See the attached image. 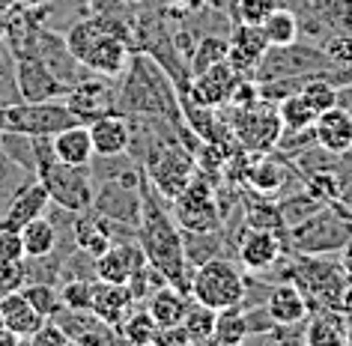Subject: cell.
<instances>
[{
  "label": "cell",
  "mask_w": 352,
  "mask_h": 346,
  "mask_svg": "<svg viewBox=\"0 0 352 346\" xmlns=\"http://www.w3.org/2000/svg\"><path fill=\"white\" fill-rule=\"evenodd\" d=\"M164 197L153 188V182H140V218L135 227V239L144 248L146 260L155 266L167 278V283L179 287L182 292H191V278H195V266L186 257V245H182V230L176 224L173 212L167 209Z\"/></svg>",
  "instance_id": "1"
},
{
  "label": "cell",
  "mask_w": 352,
  "mask_h": 346,
  "mask_svg": "<svg viewBox=\"0 0 352 346\" xmlns=\"http://www.w3.org/2000/svg\"><path fill=\"white\" fill-rule=\"evenodd\" d=\"M117 105L122 113H135V117H162L173 122L176 129L182 126V108L176 99L170 78L164 69H158L149 57H131L126 84L120 87Z\"/></svg>",
  "instance_id": "2"
},
{
  "label": "cell",
  "mask_w": 352,
  "mask_h": 346,
  "mask_svg": "<svg viewBox=\"0 0 352 346\" xmlns=\"http://www.w3.org/2000/svg\"><path fill=\"white\" fill-rule=\"evenodd\" d=\"M352 212L343 209L340 203H322L311 215L287 227V242L296 254H340V248L349 242Z\"/></svg>",
  "instance_id": "3"
},
{
  "label": "cell",
  "mask_w": 352,
  "mask_h": 346,
  "mask_svg": "<svg viewBox=\"0 0 352 346\" xmlns=\"http://www.w3.org/2000/svg\"><path fill=\"white\" fill-rule=\"evenodd\" d=\"M248 292L245 274L236 263L224 260V257H212L195 266V278H191V299L212 310L239 307Z\"/></svg>",
  "instance_id": "4"
},
{
  "label": "cell",
  "mask_w": 352,
  "mask_h": 346,
  "mask_svg": "<svg viewBox=\"0 0 352 346\" xmlns=\"http://www.w3.org/2000/svg\"><path fill=\"white\" fill-rule=\"evenodd\" d=\"M36 180L45 185L51 203L69 215H78V212H87L93 206L96 173L90 164H66L54 158L36 173Z\"/></svg>",
  "instance_id": "5"
},
{
  "label": "cell",
  "mask_w": 352,
  "mask_h": 346,
  "mask_svg": "<svg viewBox=\"0 0 352 346\" xmlns=\"http://www.w3.org/2000/svg\"><path fill=\"white\" fill-rule=\"evenodd\" d=\"M72 122L78 120L63 99L10 102L0 108V131H21L30 138H54L57 131H63Z\"/></svg>",
  "instance_id": "6"
},
{
  "label": "cell",
  "mask_w": 352,
  "mask_h": 346,
  "mask_svg": "<svg viewBox=\"0 0 352 346\" xmlns=\"http://www.w3.org/2000/svg\"><path fill=\"white\" fill-rule=\"evenodd\" d=\"M140 167H144L146 180L153 182V188L164 200H173L191 182V176L197 173V155L176 138V140H167L164 147L153 149L140 162Z\"/></svg>",
  "instance_id": "7"
},
{
  "label": "cell",
  "mask_w": 352,
  "mask_h": 346,
  "mask_svg": "<svg viewBox=\"0 0 352 346\" xmlns=\"http://www.w3.org/2000/svg\"><path fill=\"white\" fill-rule=\"evenodd\" d=\"M170 203H173V218L179 224V230H188V233H215L224 224L218 194L212 188V182L204 180V171H197L191 176V182Z\"/></svg>",
  "instance_id": "8"
},
{
  "label": "cell",
  "mask_w": 352,
  "mask_h": 346,
  "mask_svg": "<svg viewBox=\"0 0 352 346\" xmlns=\"http://www.w3.org/2000/svg\"><path fill=\"white\" fill-rule=\"evenodd\" d=\"M230 131L239 140L245 153H272L278 147L280 135H284V122H280L278 105L257 99L248 108H233Z\"/></svg>",
  "instance_id": "9"
},
{
  "label": "cell",
  "mask_w": 352,
  "mask_h": 346,
  "mask_svg": "<svg viewBox=\"0 0 352 346\" xmlns=\"http://www.w3.org/2000/svg\"><path fill=\"white\" fill-rule=\"evenodd\" d=\"M15 90L21 102H48L66 99L69 84L39 54H19L15 57Z\"/></svg>",
  "instance_id": "10"
},
{
  "label": "cell",
  "mask_w": 352,
  "mask_h": 346,
  "mask_svg": "<svg viewBox=\"0 0 352 346\" xmlns=\"http://www.w3.org/2000/svg\"><path fill=\"white\" fill-rule=\"evenodd\" d=\"M245 75H239L236 69L227 63H215L204 69L200 75H191V81L186 90H179V96H186V99L197 102V105H206V108H224L227 102H230V96L236 90V84L242 81Z\"/></svg>",
  "instance_id": "11"
},
{
  "label": "cell",
  "mask_w": 352,
  "mask_h": 346,
  "mask_svg": "<svg viewBox=\"0 0 352 346\" xmlns=\"http://www.w3.org/2000/svg\"><path fill=\"white\" fill-rule=\"evenodd\" d=\"M236 254H239L242 269L248 272H266L284 257V236H278L269 227H251L245 224L236 236Z\"/></svg>",
  "instance_id": "12"
},
{
  "label": "cell",
  "mask_w": 352,
  "mask_h": 346,
  "mask_svg": "<svg viewBox=\"0 0 352 346\" xmlns=\"http://www.w3.org/2000/svg\"><path fill=\"white\" fill-rule=\"evenodd\" d=\"M108 84H111V78L96 75V78H90V81H75L72 87H69L63 102L69 105V111L75 113L78 122H93V120H99V117H104V113L113 111L117 99L111 96Z\"/></svg>",
  "instance_id": "13"
},
{
  "label": "cell",
  "mask_w": 352,
  "mask_h": 346,
  "mask_svg": "<svg viewBox=\"0 0 352 346\" xmlns=\"http://www.w3.org/2000/svg\"><path fill=\"white\" fill-rule=\"evenodd\" d=\"M146 263V254L135 236L131 239H117L102 257H96V278L108 283H129L135 272Z\"/></svg>",
  "instance_id": "14"
},
{
  "label": "cell",
  "mask_w": 352,
  "mask_h": 346,
  "mask_svg": "<svg viewBox=\"0 0 352 346\" xmlns=\"http://www.w3.org/2000/svg\"><path fill=\"white\" fill-rule=\"evenodd\" d=\"M129 60H131L129 39L108 28L99 39L93 42V48L87 51V57L81 60V66L87 69V72L102 75V78H120L129 69Z\"/></svg>",
  "instance_id": "15"
},
{
  "label": "cell",
  "mask_w": 352,
  "mask_h": 346,
  "mask_svg": "<svg viewBox=\"0 0 352 346\" xmlns=\"http://www.w3.org/2000/svg\"><path fill=\"white\" fill-rule=\"evenodd\" d=\"M117 221H111V218H104L99 215L96 209H87V212H78L75 215V224H72V242L78 251H84V254H90L93 260L96 257H102L108 248L117 242ZM135 230V227H131Z\"/></svg>",
  "instance_id": "16"
},
{
  "label": "cell",
  "mask_w": 352,
  "mask_h": 346,
  "mask_svg": "<svg viewBox=\"0 0 352 346\" xmlns=\"http://www.w3.org/2000/svg\"><path fill=\"white\" fill-rule=\"evenodd\" d=\"M227 42H230V48H227V63L245 78L257 69L263 54L272 48L260 24H242V21L236 24V30L230 33Z\"/></svg>",
  "instance_id": "17"
},
{
  "label": "cell",
  "mask_w": 352,
  "mask_h": 346,
  "mask_svg": "<svg viewBox=\"0 0 352 346\" xmlns=\"http://www.w3.org/2000/svg\"><path fill=\"white\" fill-rule=\"evenodd\" d=\"M266 310L278 328H293V325H302L311 316V301L305 299V292L293 281H284L269 290Z\"/></svg>",
  "instance_id": "18"
},
{
  "label": "cell",
  "mask_w": 352,
  "mask_h": 346,
  "mask_svg": "<svg viewBox=\"0 0 352 346\" xmlns=\"http://www.w3.org/2000/svg\"><path fill=\"white\" fill-rule=\"evenodd\" d=\"M48 206H51V197H48L45 185L39 180H33L6 203V212L0 215V230H15V233H19L28 221L45 215Z\"/></svg>",
  "instance_id": "19"
},
{
  "label": "cell",
  "mask_w": 352,
  "mask_h": 346,
  "mask_svg": "<svg viewBox=\"0 0 352 346\" xmlns=\"http://www.w3.org/2000/svg\"><path fill=\"white\" fill-rule=\"evenodd\" d=\"M93 138V149L99 158H120L122 153H129L131 144V122L126 113H104V117L87 122Z\"/></svg>",
  "instance_id": "20"
},
{
  "label": "cell",
  "mask_w": 352,
  "mask_h": 346,
  "mask_svg": "<svg viewBox=\"0 0 352 346\" xmlns=\"http://www.w3.org/2000/svg\"><path fill=\"white\" fill-rule=\"evenodd\" d=\"M90 310L102 319V323H108L111 328H120L122 319L135 310V296H131L129 283H108V281L96 278Z\"/></svg>",
  "instance_id": "21"
},
{
  "label": "cell",
  "mask_w": 352,
  "mask_h": 346,
  "mask_svg": "<svg viewBox=\"0 0 352 346\" xmlns=\"http://www.w3.org/2000/svg\"><path fill=\"white\" fill-rule=\"evenodd\" d=\"M314 131H316V147L325 149L331 155H343V153H352V111L349 108H334L322 111L314 122Z\"/></svg>",
  "instance_id": "22"
},
{
  "label": "cell",
  "mask_w": 352,
  "mask_h": 346,
  "mask_svg": "<svg viewBox=\"0 0 352 346\" xmlns=\"http://www.w3.org/2000/svg\"><path fill=\"white\" fill-rule=\"evenodd\" d=\"M307 346H343L349 343V328L346 316L334 307H316L305 319V337Z\"/></svg>",
  "instance_id": "23"
},
{
  "label": "cell",
  "mask_w": 352,
  "mask_h": 346,
  "mask_svg": "<svg viewBox=\"0 0 352 346\" xmlns=\"http://www.w3.org/2000/svg\"><path fill=\"white\" fill-rule=\"evenodd\" d=\"M0 323L10 328L19 340H30V337L36 334V328L45 323V316L24 299L21 290H15L10 296L0 299Z\"/></svg>",
  "instance_id": "24"
},
{
  "label": "cell",
  "mask_w": 352,
  "mask_h": 346,
  "mask_svg": "<svg viewBox=\"0 0 352 346\" xmlns=\"http://www.w3.org/2000/svg\"><path fill=\"white\" fill-rule=\"evenodd\" d=\"M57 162L66 164H93L96 149H93V138H90V126L87 122H72L63 131H57L51 138Z\"/></svg>",
  "instance_id": "25"
},
{
  "label": "cell",
  "mask_w": 352,
  "mask_h": 346,
  "mask_svg": "<svg viewBox=\"0 0 352 346\" xmlns=\"http://www.w3.org/2000/svg\"><path fill=\"white\" fill-rule=\"evenodd\" d=\"M191 305V292H182L179 287L173 283H162L153 296L144 301V307L149 310V316L158 323V328H167V325H179L186 310Z\"/></svg>",
  "instance_id": "26"
},
{
  "label": "cell",
  "mask_w": 352,
  "mask_h": 346,
  "mask_svg": "<svg viewBox=\"0 0 352 346\" xmlns=\"http://www.w3.org/2000/svg\"><path fill=\"white\" fill-rule=\"evenodd\" d=\"M21 245H24V257H48L51 251H57V227L51 224L48 215L28 221L21 230Z\"/></svg>",
  "instance_id": "27"
},
{
  "label": "cell",
  "mask_w": 352,
  "mask_h": 346,
  "mask_svg": "<svg viewBox=\"0 0 352 346\" xmlns=\"http://www.w3.org/2000/svg\"><path fill=\"white\" fill-rule=\"evenodd\" d=\"M248 337H251V328H248V316H245L242 305H239V307L218 310L215 332H212V340H209V343H218V346H236V343L248 340Z\"/></svg>",
  "instance_id": "28"
},
{
  "label": "cell",
  "mask_w": 352,
  "mask_h": 346,
  "mask_svg": "<svg viewBox=\"0 0 352 346\" xmlns=\"http://www.w3.org/2000/svg\"><path fill=\"white\" fill-rule=\"evenodd\" d=\"M227 48H230V42L224 36H215V33H206V36H200L195 42V48H191L188 54V75H200L204 69L215 66V63H224L227 60Z\"/></svg>",
  "instance_id": "29"
},
{
  "label": "cell",
  "mask_w": 352,
  "mask_h": 346,
  "mask_svg": "<svg viewBox=\"0 0 352 346\" xmlns=\"http://www.w3.org/2000/svg\"><path fill=\"white\" fill-rule=\"evenodd\" d=\"M108 30V24H104V19H81V21H75L72 28L66 30V48H69V54H72L78 63L87 57V51L93 48V42L102 36V33Z\"/></svg>",
  "instance_id": "30"
},
{
  "label": "cell",
  "mask_w": 352,
  "mask_h": 346,
  "mask_svg": "<svg viewBox=\"0 0 352 346\" xmlns=\"http://www.w3.org/2000/svg\"><path fill=\"white\" fill-rule=\"evenodd\" d=\"M117 334H120V340H126L131 346H149V343H155V337H158V323L149 316L146 307H140V310H131V314L122 319Z\"/></svg>",
  "instance_id": "31"
},
{
  "label": "cell",
  "mask_w": 352,
  "mask_h": 346,
  "mask_svg": "<svg viewBox=\"0 0 352 346\" xmlns=\"http://www.w3.org/2000/svg\"><path fill=\"white\" fill-rule=\"evenodd\" d=\"M260 28H263V33H266L269 45H275V48L298 42V19H296L293 10H287V6H278Z\"/></svg>",
  "instance_id": "32"
},
{
  "label": "cell",
  "mask_w": 352,
  "mask_h": 346,
  "mask_svg": "<svg viewBox=\"0 0 352 346\" xmlns=\"http://www.w3.org/2000/svg\"><path fill=\"white\" fill-rule=\"evenodd\" d=\"M278 113H280V122H284V131H302V129H311L316 122V113L311 105H307V99L302 93H289L287 99L278 102Z\"/></svg>",
  "instance_id": "33"
},
{
  "label": "cell",
  "mask_w": 352,
  "mask_h": 346,
  "mask_svg": "<svg viewBox=\"0 0 352 346\" xmlns=\"http://www.w3.org/2000/svg\"><path fill=\"white\" fill-rule=\"evenodd\" d=\"M215 319H218V310L200 305V301L191 299V305L186 310V316H182V328H186L188 340L191 343H209L212 340V332H215Z\"/></svg>",
  "instance_id": "34"
},
{
  "label": "cell",
  "mask_w": 352,
  "mask_h": 346,
  "mask_svg": "<svg viewBox=\"0 0 352 346\" xmlns=\"http://www.w3.org/2000/svg\"><path fill=\"white\" fill-rule=\"evenodd\" d=\"M21 292H24V299H28L30 305L36 307L45 319L57 316L60 310H63V301H60L57 283H48V281H30V283H24V287H21Z\"/></svg>",
  "instance_id": "35"
},
{
  "label": "cell",
  "mask_w": 352,
  "mask_h": 346,
  "mask_svg": "<svg viewBox=\"0 0 352 346\" xmlns=\"http://www.w3.org/2000/svg\"><path fill=\"white\" fill-rule=\"evenodd\" d=\"M93 283L96 278H69L60 281V301L66 310H90V299H93Z\"/></svg>",
  "instance_id": "36"
},
{
  "label": "cell",
  "mask_w": 352,
  "mask_h": 346,
  "mask_svg": "<svg viewBox=\"0 0 352 346\" xmlns=\"http://www.w3.org/2000/svg\"><path fill=\"white\" fill-rule=\"evenodd\" d=\"M316 15L338 30H352V0H314Z\"/></svg>",
  "instance_id": "37"
},
{
  "label": "cell",
  "mask_w": 352,
  "mask_h": 346,
  "mask_svg": "<svg viewBox=\"0 0 352 346\" xmlns=\"http://www.w3.org/2000/svg\"><path fill=\"white\" fill-rule=\"evenodd\" d=\"M278 10V0H236V21L263 24Z\"/></svg>",
  "instance_id": "38"
},
{
  "label": "cell",
  "mask_w": 352,
  "mask_h": 346,
  "mask_svg": "<svg viewBox=\"0 0 352 346\" xmlns=\"http://www.w3.org/2000/svg\"><path fill=\"white\" fill-rule=\"evenodd\" d=\"M24 283H28V266H24V260L0 263V299L10 296L15 290H21Z\"/></svg>",
  "instance_id": "39"
},
{
  "label": "cell",
  "mask_w": 352,
  "mask_h": 346,
  "mask_svg": "<svg viewBox=\"0 0 352 346\" xmlns=\"http://www.w3.org/2000/svg\"><path fill=\"white\" fill-rule=\"evenodd\" d=\"M322 51L334 66H352V33L343 30V33H338V36H331L322 45Z\"/></svg>",
  "instance_id": "40"
},
{
  "label": "cell",
  "mask_w": 352,
  "mask_h": 346,
  "mask_svg": "<svg viewBox=\"0 0 352 346\" xmlns=\"http://www.w3.org/2000/svg\"><path fill=\"white\" fill-rule=\"evenodd\" d=\"M30 343L33 346H69L72 340H69V334L63 332V325L51 316V319H45V323L36 328V334L30 337Z\"/></svg>",
  "instance_id": "41"
},
{
  "label": "cell",
  "mask_w": 352,
  "mask_h": 346,
  "mask_svg": "<svg viewBox=\"0 0 352 346\" xmlns=\"http://www.w3.org/2000/svg\"><path fill=\"white\" fill-rule=\"evenodd\" d=\"M24 260V245L15 230H0V263H19Z\"/></svg>",
  "instance_id": "42"
},
{
  "label": "cell",
  "mask_w": 352,
  "mask_h": 346,
  "mask_svg": "<svg viewBox=\"0 0 352 346\" xmlns=\"http://www.w3.org/2000/svg\"><path fill=\"white\" fill-rule=\"evenodd\" d=\"M155 343L158 346H191L188 340V334H186V328L182 325H167V328H158V337H155Z\"/></svg>",
  "instance_id": "43"
},
{
  "label": "cell",
  "mask_w": 352,
  "mask_h": 346,
  "mask_svg": "<svg viewBox=\"0 0 352 346\" xmlns=\"http://www.w3.org/2000/svg\"><path fill=\"white\" fill-rule=\"evenodd\" d=\"M340 266H343V274H346V281L352 283V236H349V242L340 248Z\"/></svg>",
  "instance_id": "44"
},
{
  "label": "cell",
  "mask_w": 352,
  "mask_h": 346,
  "mask_svg": "<svg viewBox=\"0 0 352 346\" xmlns=\"http://www.w3.org/2000/svg\"><path fill=\"white\" fill-rule=\"evenodd\" d=\"M173 3L179 6L182 12H200V10H204V6L209 3V0H173Z\"/></svg>",
  "instance_id": "45"
},
{
  "label": "cell",
  "mask_w": 352,
  "mask_h": 346,
  "mask_svg": "<svg viewBox=\"0 0 352 346\" xmlns=\"http://www.w3.org/2000/svg\"><path fill=\"white\" fill-rule=\"evenodd\" d=\"M15 3H19L21 10H42L48 0H15Z\"/></svg>",
  "instance_id": "46"
},
{
  "label": "cell",
  "mask_w": 352,
  "mask_h": 346,
  "mask_svg": "<svg viewBox=\"0 0 352 346\" xmlns=\"http://www.w3.org/2000/svg\"><path fill=\"white\" fill-rule=\"evenodd\" d=\"M117 3H135V0H117Z\"/></svg>",
  "instance_id": "47"
},
{
  "label": "cell",
  "mask_w": 352,
  "mask_h": 346,
  "mask_svg": "<svg viewBox=\"0 0 352 346\" xmlns=\"http://www.w3.org/2000/svg\"><path fill=\"white\" fill-rule=\"evenodd\" d=\"M0 3H15V0H0Z\"/></svg>",
  "instance_id": "48"
}]
</instances>
